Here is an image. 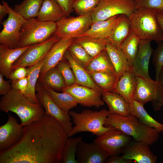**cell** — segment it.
<instances>
[{"mask_svg":"<svg viewBox=\"0 0 163 163\" xmlns=\"http://www.w3.org/2000/svg\"><path fill=\"white\" fill-rule=\"evenodd\" d=\"M68 137L60 123L45 113L23 126V136L17 143L0 152V163H62Z\"/></svg>","mask_w":163,"mask_h":163,"instance_id":"1","label":"cell"},{"mask_svg":"<svg viewBox=\"0 0 163 163\" xmlns=\"http://www.w3.org/2000/svg\"><path fill=\"white\" fill-rule=\"evenodd\" d=\"M0 109L16 114L23 126L40 119L45 114L40 103L31 102L21 92L12 88L1 97Z\"/></svg>","mask_w":163,"mask_h":163,"instance_id":"2","label":"cell"},{"mask_svg":"<svg viewBox=\"0 0 163 163\" xmlns=\"http://www.w3.org/2000/svg\"><path fill=\"white\" fill-rule=\"evenodd\" d=\"M104 126L120 130L133 138L135 141L151 145L158 139L160 131L147 126L131 114L124 117L110 114L106 118Z\"/></svg>","mask_w":163,"mask_h":163,"instance_id":"3","label":"cell"},{"mask_svg":"<svg viewBox=\"0 0 163 163\" xmlns=\"http://www.w3.org/2000/svg\"><path fill=\"white\" fill-rule=\"evenodd\" d=\"M157 12L152 9L141 8L136 9L129 17L131 31L141 40L163 41L161 30L158 21Z\"/></svg>","mask_w":163,"mask_h":163,"instance_id":"4","label":"cell"},{"mask_svg":"<svg viewBox=\"0 0 163 163\" xmlns=\"http://www.w3.org/2000/svg\"><path fill=\"white\" fill-rule=\"evenodd\" d=\"M75 126L68 134L71 137L82 132H88L99 136L113 128L104 126L105 120L110 114L108 110L104 109L99 111L85 110L81 113L69 111Z\"/></svg>","mask_w":163,"mask_h":163,"instance_id":"5","label":"cell"},{"mask_svg":"<svg viewBox=\"0 0 163 163\" xmlns=\"http://www.w3.org/2000/svg\"><path fill=\"white\" fill-rule=\"evenodd\" d=\"M56 27V22L41 21L36 18L27 20L21 29L17 47L26 46L46 41L54 34Z\"/></svg>","mask_w":163,"mask_h":163,"instance_id":"6","label":"cell"},{"mask_svg":"<svg viewBox=\"0 0 163 163\" xmlns=\"http://www.w3.org/2000/svg\"><path fill=\"white\" fill-rule=\"evenodd\" d=\"M137 84L133 98L143 105L151 102L155 111L163 106V87L159 82L150 79L136 77Z\"/></svg>","mask_w":163,"mask_h":163,"instance_id":"7","label":"cell"},{"mask_svg":"<svg viewBox=\"0 0 163 163\" xmlns=\"http://www.w3.org/2000/svg\"><path fill=\"white\" fill-rule=\"evenodd\" d=\"M136 10L134 0H100L91 13L92 23L117 15L123 14L129 17Z\"/></svg>","mask_w":163,"mask_h":163,"instance_id":"8","label":"cell"},{"mask_svg":"<svg viewBox=\"0 0 163 163\" xmlns=\"http://www.w3.org/2000/svg\"><path fill=\"white\" fill-rule=\"evenodd\" d=\"M91 13L77 17H64L56 22L57 27L54 34L60 39L79 37L92 24Z\"/></svg>","mask_w":163,"mask_h":163,"instance_id":"9","label":"cell"},{"mask_svg":"<svg viewBox=\"0 0 163 163\" xmlns=\"http://www.w3.org/2000/svg\"><path fill=\"white\" fill-rule=\"evenodd\" d=\"M8 14L7 19L1 22L3 28L0 33V43L14 48L17 47L21 29L27 20L9 6Z\"/></svg>","mask_w":163,"mask_h":163,"instance_id":"10","label":"cell"},{"mask_svg":"<svg viewBox=\"0 0 163 163\" xmlns=\"http://www.w3.org/2000/svg\"><path fill=\"white\" fill-rule=\"evenodd\" d=\"M36 90L37 98L39 103L44 108L45 113L59 121L68 134L73 127L69 113L63 110L54 103L40 82L37 84Z\"/></svg>","mask_w":163,"mask_h":163,"instance_id":"11","label":"cell"},{"mask_svg":"<svg viewBox=\"0 0 163 163\" xmlns=\"http://www.w3.org/2000/svg\"><path fill=\"white\" fill-rule=\"evenodd\" d=\"M132 137L119 130L112 128L97 136L95 142L109 154L110 156L119 155L131 142Z\"/></svg>","mask_w":163,"mask_h":163,"instance_id":"12","label":"cell"},{"mask_svg":"<svg viewBox=\"0 0 163 163\" xmlns=\"http://www.w3.org/2000/svg\"><path fill=\"white\" fill-rule=\"evenodd\" d=\"M60 39L53 34L46 41L30 45L14 64L13 70L20 67L32 66L43 58L53 45Z\"/></svg>","mask_w":163,"mask_h":163,"instance_id":"13","label":"cell"},{"mask_svg":"<svg viewBox=\"0 0 163 163\" xmlns=\"http://www.w3.org/2000/svg\"><path fill=\"white\" fill-rule=\"evenodd\" d=\"M62 91L71 95L78 104L83 106L99 107L104 104L102 93L88 87L76 83L66 86Z\"/></svg>","mask_w":163,"mask_h":163,"instance_id":"14","label":"cell"},{"mask_svg":"<svg viewBox=\"0 0 163 163\" xmlns=\"http://www.w3.org/2000/svg\"><path fill=\"white\" fill-rule=\"evenodd\" d=\"M23 127L14 117L8 115L7 122L0 127V152L9 149L21 139Z\"/></svg>","mask_w":163,"mask_h":163,"instance_id":"15","label":"cell"},{"mask_svg":"<svg viewBox=\"0 0 163 163\" xmlns=\"http://www.w3.org/2000/svg\"><path fill=\"white\" fill-rule=\"evenodd\" d=\"M76 156L78 163H104L110 157L108 153L98 144L82 140L78 144Z\"/></svg>","mask_w":163,"mask_h":163,"instance_id":"16","label":"cell"},{"mask_svg":"<svg viewBox=\"0 0 163 163\" xmlns=\"http://www.w3.org/2000/svg\"><path fill=\"white\" fill-rule=\"evenodd\" d=\"M151 40H141L138 50L130 71L136 77L151 79L149 72V66L153 50Z\"/></svg>","mask_w":163,"mask_h":163,"instance_id":"17","label":"cell"},{"mask_svg":"<svg viewBox=\"0 0 163 163\" xmlns=\"http://www.w3.org/2000/svg\"><path fill=\"white\" fill-rule=\"evenodd\" d=\"M75 38H62L52 47L43 58L44 61L39 78H41L49 70L56 67L64 58V54Z\"/></svg>","mask_w":163,"mask_h":163,"instance_id":"18","label":"cell"},{"mask_svg":"<svg viewBox=\"0 0 163 163\" xmlns=\"http://www.w3.org/2000/svg\"><path fill=\"white\" fill-rule=\"evenodd\" d=\"M149 145L140 142H131L124 149L122 156L138 163H156L157 156L151 152Z\"/></svg>","mask_w":163,"mask_h":163,"instance_id":"19","label":"cell"},{"mask_svg":"<svg viewBox=\"0 0 163 163\" xmlns=\"http://www.w3.org/2000/svg\"><path fill=\"white\" fill-rule=\"evenodd\" d=\"M30 46L11 48L7 45H0V71L1 73L8 78L13 71V66Z\"/></svg>","mask_w":163,"mask_h":163,"instance_id":"20","label":"cell"},{"mask_svg":"<svg viewBox=\"0 0 163 163\" xmlns=\"http://www.w3.org/2000/svg\"><path fill=\"white\" fill-rule=\"evenodd\" d=\"M120 15H116L106 20L92 23L89 29L79 37H86L107 39L119 21Z\"/></svg>","mask_w":163,"mask_h":163,"instance_id":"21","label":"cell"},{"mask_svg":"<svg viewBox=\"0 0 163 163\" xmlns=\"http://www.w3.org/2000/svg\"><path fill=\"white\" fill-rule=\"evenodd\" d=\"M102 98L107 105L110 114L127 117L131 113L129 103L122 95L115 91H103Z\"/></svg>","mask_w":163,"mask_h":163,"instance_id":"22","label":"cell"},{"mask_svg":"<svg viewBox=\"0 0 163 163\" xmlns=\"http://www.w3.org/2000/svg\"><path fill=\"white\" fill-rule=\"evenodd\" d=\"M64 58L68 62L73 72L76 84L102 93V90L94 82L90 73L75 59L68 49L64 54Z\"/></svg>","mask_w":163,"mask_h":163,"instance_id":"23","label":"cell"},{"mask_svg":"<svg viewBox=\"0 0 163 163\" xmlns=\"http://www.w3.org/2000/svg\"><path fill=\"white\" fill-rule=\"evenodd\" d=\"M66 16L56 0H43L36 18L41 21L56 22Z\"/></svg>","mask_w":163,"mask_h":163,"instance_id":"24","label":"cell"},{"mask_svg":"<svg viewBox=\"0 0 163 163\" xmlns=\"http://www.w3.org/2000/svg\"><path fill=\"white\" fill-rule=\"evenodd\" d=\"M106 50L119 79L125 72L130 71V67L127 58L120 48L107 40Z\"/></svg>","mask_w":163,"mask_h":163,"instance_id":"25","label":"cell"},{"mask_svg":"<svg viewBox=\"0 0 163 163\" xmlns=\"http://www.w3.org/2000/svg\"><path fill=\"white\" fill-rule=\"evenodd\" d=\"M131 32L129 18L125 15L121 14L110 37L107 40L108 41L121 48L122 43Z\"/></svg>","mask_w":163,"mask_h":163,"instance_id":"26","label":"cell"},{"mask_svg":"<svg viewBox=\"0 0 163 163\" xmlns=\"http://www.w3.org/2000/svg\"><path fill=\"white\" fill-rule=\"evenodd\" d=\"M136 84V77L130 71H127L119 79L115 91L122 95L129 103L133 99Z\"/></svg>","mask_w":163,"mask_h":163,"instance_id":"27","label":"cell"},{"mask_svg":"<svg viewBox=\"0 0 163 163\" xmlns=\"http://www.w3.org/2000/svg\"><path fill=\"white\" fill-rule=\"evenodd\" d=\"M86 69L89 73L101 72L117 75L106 49L93 58Z\"/></svg>","mask_w":163,"mask_h":163,"instance_id":"28","label":"cell"},{"mask_svg":"<svg viewBox=\"0 0 163 163\" xmlns=\"http://www.w3.org/2000/svg\"><path fill=\"white\" fill-rule=\"evenodd\" d=\"M129 104L131 114L135 116L140 122L160 132H163V124L151 117L144 109L143 104L133 99L129 102Z\"/></svg>","mask_w":163,"mask_h":163,"instance_id":"29","label":"cell"},{"mask_svg":"<svg viewBox=\"0 0 163 163\" xmlns=\"http://www.w3.org/2000/svg\"><path fill=\"white\" fill-rule=\"evenodd\" d=\"M44 61L43 58L35 65L28 68V86L24 96L30 101L33 103H39L35 93V91L37 82L39 77Z\"/></svg>","mask_w":163,"mask_h":163,"instance_id":"30","label":"cell"},{"mask_svg":"<svg viewBox=\"0 0 163 163\" xmlns=\"http://www.w3.org/2000/svg\"><path fill=\"white\" fill-rule=\"evenodd\" d=\"M93 58L106 50L107 39L82 37L74 39Z\"/></svg>","mask_w":163,"mask_h":163,"instance_id":"31","label":"cell"},{"mask_svg":"<svg viewBox=\"0 0 163 163\" xmlns=\"http://www.w3.org/2000/svg\"><path fill=\"white\" fill-rule=\"evenodd\" d=\"M43 86L53 101L65 112L69 113L70 110L76 107L78 104L73 97L69 93H59L48 87Z\"/></svg>","mask_w":163,"mask_h":163,"instance_id":"32","label":"cell"},{"mask_svg":"<svg viewBox=\"0 0 163 163\" xmlns=\"http://www.w3.org/2000/svg\"><path fill=\"white\" fill-rule=\"evenodd\" d=\"M89 73L94 82L103 91H115L119 80L117 75L101 72Z\"/></svg>","mask_w":163,"mask_h":163,"instance_id":"33","label":"cell"},{"mask_svg":"<svg viewBox=\"0 0 163 163\" xmlns=\"http://www.w3.org/2000/svg\"><path fill=\"white\" fill-rule=\"evenodd\" d=\"M43 0H24L15 5L14 10L26 20L36 18Z\"/></svg>","mask_w":163,"mask_h":163,"instance_id":"34","label":"cell"},{"mask_svg":"<svg viewBox=\"0 0 163 163\" xmlns=\"http://www.w3.org/2000/svg\"><path fill=\"white\" fill-rule=\"evenodd\" d=\"M40 82L44 85L57 91H62L66 86L63 78L56 66L48 71L41 78Z\"/></svg>","mask_w":163,"mask_h":163,"instance_id":"35","label":"cell"},{"mask_svg":"<svg viewBox=\"0 0 163 163\" xmlns=\"http://www.w3.org/2000/svg\"><path fill=\"white\" fill-rule=\"evenodd\" d=\"M141 40L131 32L122 43L121 49L125 55L130 68L137 55Z\"/></svg>","mask_w":163,"mask_h":163,"instance_id":"36","label":"cell"},{"mask_svg":"<svg viewBox=\"0 0 163 163\" xmlns=\"http://www.w3.org/2000/svg\"><path fill=\"white\" fill-rule=\"evenodd\" d=\"M68 50L75 59L86 69L93 58L81 45L74 40L69 47Z\"/></svg>","mask_w":163,"mask_h":163,"instance_id":"37","label":"cell"},{"mask_svg":"<svg viewBox=\"0 0 163 163\" xmlns=\"http://www.w3.org/2000/svg\"><path fill=\"white\" fill-rule=\"evenodd\" d=\"M82 139V137L68 139L63 152L62 163H78L76 154L78 145Z\"/></svg>","mask_w":163,"mask_h":163,"instance_id":"38","label":"cell"},{"mask_svg":"<svg viewBox=\"0 0 163 163\" xmlns=\"http://www.w3.org/2000/svg\"><path fill=\"white\" fill-rule=\"evenodd\" d=\"M100 0H73L72 8L79 15L92 12L96 7Z\"/></svg>","mask_w":163,"mask_h":163,"instance_id":"39","label":"cell"},{"mask_svg":"<svg viewBox=\"0 0 163 163\" xmlns=\"http://www.w3.org/2000/svg\"><path fill=\"white\" fill-rule=\"evenodd\" d=\"M63 59L56 67L61 73L66 86H70L76 84L75 78L69 62L66 59L65 60Z\"/></svg>","mask_w":163,"mask_h":163,"instance_id":"40","label":"cell"},{"mask_svg":"<svg viewBox=\"0 0 163 163\" xmlns=\"http://www.w3.org/2000/svg\"><path fill=\"white\" fill-rule=\"evenodd\" d=\"M157 47L153 50L152 62L155 67L156 80L158 81L163 67V41L157 43Z\"/></svg>","mask_w":163,"mask_h":163,"instance_id":"41","label":"cell"},{"mask_svg":"<svg viewBox=\"0 0 163 163\" xmlns=\"http://www.w3.org/2000/svg\"><path fill=\"white\" fill-rule=\"evenodd\" d=\"M136 8H147L163 12V0H135Z\"/></svg>","mask_w":163,"mask_h":163,"instance_id":"42","label":"cell"},{"mask_svg":"<svg viewBox=\"0 0 163 163\" xmlns=\"http://www.w3.org/2000/svg\"><path fill=\"white\" fill-rule=\"evenodd\" d=\"M28 73V68L20 67L14 69L11 72L8 78L12 81L27 77Z\"/></svg>","mask_w":163,"mask_h":163,"instance_id":"43","label":"cell"},{"mask_svg":"<svg viewBox=\"0 0 163 163\" xmlns=\"http://www.w3.org/2000/svg\"><path fill=\"white\" fill-rule=\"evenodd\" d=\"M11 86L12 88L20 91L24 95L28 86L27 77L12 81Z\"/></svg>","mask_w":163,"mask_h":163,"instance_id":"44","label":"cell"},{"mask_svg":"<svg viewBox=\"0 0 163 163\" xmlns=\"http://www.w3.org/2000/svg\"><path fill=\"white\" fill-rule=\"evenodd\" d=\"M62 9L66 16H69L72 12L73 0H56Z\"/></svg>","mask_w":163,"mask_h":163,"instance_id":"45","label":"cell"},{"mask_svg":"<svg viewBox=\"0 0 163 163\" xmlns=\"http://www.w3.org/2000/svg\"><path fill=\"white\" fill-rule=\"evenodd\" d=\"M4 75L0 74V94L4 95L8 93L11 89V86L8 82L5 80Z\"/></svg>","mask_w":163,"mask_h":163,"instance_id":"46","label":"cell"},{"mask_svg":"<svg viewBox=\"0 0 163 163\" xmlns=\"http://www.w3.org/2000/svg\"><path fill=\"white\" fill-rule=\"evenodd\" d=\"M133 160L124 159L121 156L118 155L110 156L106 163H131Z\"/></svg>","mask_w":163,"mask_h":163,"instance_id":"47","label":"cell"},{"mask_svg":"<svg viewBox=\"0 0 163 163\" xmlns=\"http://www.w3.org/2000/svg\"><path fill=\"white\" fill-rule=\"evenodd\" d=\"M9 5L8 3L4 1L2 2V4H0V21H1L7 14L9 12Z\"/></svg>","mask_w":163,"mask_h":163,"instance_id":"48","label":"cell"},{"mask_svg":"<svg viewBox=\"0 0 163 163\" xmlns=\"http://www.w3.org/2000/svg\"><path fill=\"white\" fill-rule=\"evenodd\" d=\"M157 19L162 30L163 36V12H157Z\"/></svg>","mask_w":163,"mask_h":163,"instance_id":"49","label":"cell"},{"mask_svg":"<svg viewBox=\"0 0 163 163\" xmlns=\"http://www.w3.org/2000/svg\"><path fill=\"white\" fill-rule=\"evenodd\" d=\"M158 81L163 87V67L160 74Z\"/></svg>","mask_w":163,"mask_h":163,"instance_id":"50","label":"cell"},{"mask_svg":"<svg viewBox=\"0 0 163 163\" xmlns=\"http://www.w3.org/2000/svg\"><path fill=\"white\" fill-rule=\"evenodd\" d=\"M162 150L163 151V148H162Z\"/></svg>","mask_w":163,"mask_h":163,"instance_id":"51","label":"cell"},{"mask_svg":"<svg viewBox=\"0 0 163 163\" xmlns=\"http://www.w3.org/2000/svg\"></svg>","mask_w":163,"mask_h":163,"instance_id":"52","label":"cell"}]
</instances>
